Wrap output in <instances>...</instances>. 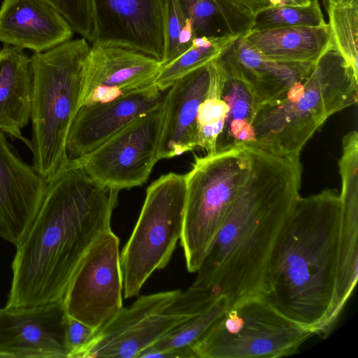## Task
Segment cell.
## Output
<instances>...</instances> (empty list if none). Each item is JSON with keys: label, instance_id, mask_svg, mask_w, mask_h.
<instances>
[{"label": "cell", "instance_id": "cell-25", "mask_svg": "<svg viewBox=\"0 0 358 358\" xmlns=\"http://www.w3.org/2000/svg\"><path fill=\"white\" fill-rule=\"evenodd\" d=\"M238 38L196 37L191 46L172 61L162 66L155 84L164 92L177 80L212 62Z\"/></svg>", "mask_w": 358, "mask_h": 358}, {"label": "cell", "instance_id": "cell-27", "mask_svg": "<svg viewBox=\"0 0 358 358\" xmlns=\"http://www.w3.org/2000/svg\"><path fill=\"white\" fill-rule=\"evenodd\" d=\"M213 61L208 90L199 105L196 117V145L204 149L207 155L215 153L216 142L227 113L222 94L221 78Z\"/></svg>", "mask_w": 358, "mask_h": 358}, {"label": "cell", "instance_id": "cell-10", "mask_svg": "<svg viewBox=\"0 0 358 358\" xmlns=\"http://www.w3.org/2000/svg\"><path fill=\"white\" fill-rule=\"evenodd\" d=\"M164 119V100L102 144L76 158L97 183L122 190L145 183L158 159Z\"/></svg>", "mask_w": 358, "mask_h": 358}, {"label": "cell", "instance_id": "cell-14", "mask_svg": "<svg viewBox=\"0 0 358 358\" xmlns=\"http://www.w3.org/2000/svg\"><path fill=\"white\" fill-rule=\"evenodd\" d=\"M63 299L0 308V357H66Z\"/></svg>", "mask_w": 358, "mask_h": 358}, {"label": "cell", "instance_id": "cell-17", "mask_svg": "<svg viewBox=\"0 0 358 358\" xmlns=\"http://www.w3.org/2000/svg\"><path fill=\"white\" fill-rule=\"evenodd\" d=\"M211 62L177 80L164 97L158 159H170L196 145V117L210 80Z\"/></svg>", "mask_w": 358, "mask_h": 358}, {"label": "cell", "instance_id": "cell-26", "mask_svg": "<svg viewBox=\"0 0 358 358\" xmlns=\"http://www.w3.org/2000/svg\"><path fill=\"white\" fill-rule=\"evenodd\" d=\"M334 44L358 74V0H324Z\"/></svg>", "mask_w": 358, "mask_h": 358}, {"label": "cell", "instance_id": "cell-22", "mask_svg": "<svg viewBox=\"0 0 358 358\" xmlns=\"http://www.w3.org/2000/svg\"><path fill=\"white\" fill-rule=\"evenodd\" d=\"M222 82V94L227 107L223 129L215 153L234 148L255 146L253 120L257 105L246 85L214 59Z\"/></svg>", "mask_w": 358, "mask_h": 358}, {"label": "cell", "instance_id": "cell-4", "mask_svg": "<svg viewBox=\"0 0 358 358\" xmlns=\"http://www.w3.org/2000/svg\"><path fill=\"white\" fill-rule=\"evenodd\" d=\"M357 98L358 74L333 42L306 75L257 108L253 147L277 155H300L329 117L357 103Z\"/></svg>", "mask_w": 358, "mask_h": 358}, {"label": "cell", "instance_id": "cell-6", "mask_svg": "<svg viewBox=\"0 0 358 358\" xmlns=\"http://www.w3.org/2000/svg\"><path fill=\"white\" fill-rule=\"evenodd\" d=\"M245 147L196 157L185 175L186 201L180 245L189 272L198 271L248 175Z\"/></svg>", "mask_w": 358, "mask_h": 358}, {"label": "cell", "instance_id": "cell-18", "mask_svg": "<svg viewBox=\"0 0 358 358\" xmlns=\"http://www.w3.org/2000/svg\"><path fill=\"white\" fill-rule=\"evenodd\" d=\"M74 31L45 0H3L0 7V42L34 52L71 39Z\"/></svg>", "mask_w": 358, "mask_h": 358}, {"label": "cell", "instance_id": "cell-1", "mask_svg": "<svg viewBox=\"0 0 358 358\" xmlns=\"http://www.w3.org/2000/svg\"><path fill=\"white\" fill-rule=\"evenodd\" d=\"M245 148L248 177L192 285L225 296L229 307L267 293L272 257L301 196L300 155Z\"/></svg>", "mask_w": 358, "mask_h": 358}, {"label": "cell", "instance_id": "cell-23", "mask_svg": "<svg viewBox=\"0 0 358 358\" xmlns=\"http://www.w3.org/2000/svg\"><path fill=\"white\" fill-rule=\"evenodd\" d=\"M196 37L240 38L252 28L255 14L234 0H178Z\"/></svg>", "mask_w": 358, "mask_h": 358}, {"label": "cell", "instance_id": "cell-30", "mask_svg": "<svg viewBox=\"0 0 358 358\" xmlns=\"http://www.w3.org/2000/svg\"><path fill=\"white\" fill-rule=\"evenodd\" d=\"M66 20L74 32L90 43L94 38L92 0H45Z\"/></svg>", "mask_w": 358, "mask_h": 358}, {"label": "cell", "instance_id": "cell-31", "mask_svg": "<svg viewBox=\"0 0 358 358\" xmlns=\"http://www.w3.org/2000/svg\"><path fill=\"white\" fill-rule=\"evenodd\" d=\"M90 327L66 313L64 320V345L66 358L73 355L94 334Z\"/></svg>", "mask_w": 358, "mask_h": 358}, {"label": "cell", "instance_id": "cell-9", "mask_svg": "<svg viewBox=\"0 0 358 358\" xmlns=\"http://www.w3.org/2000/svg\"><path fill=\"white\" fill-rule=\"evenodd\" d=\"M185 175L169 173L152 182L134 230L120 254L124 296H137L146 280L169 262L182 234Z\"/></svg>", "mask_w": 358, "mask_h": 358}, {"label": "cell", "instance_id": "cell-20", "mask_svg": "<svg viewBox=\"0 0 358 358\" xmlns=\"http://www.w3.org/2000/svg\"><path fill=\"white\" fill-rule=\"evenodd\" d=\"M32 71L31 59L19 48L3 45L0 50V130L22 141H30L22 130L31 117Z\"/></svg>", "mask_w": 358, "mask_h": 358}, {"label": "cell", "instance_id": "cell-11", "mask_svg": "<svg viewBox=\"0 0 358 358\" xmlns=\"http://www.w3.org/2000/svg\"><path fill=\"white\" fill-rule=\"evenodd\" d=\"M119 246L112 230L102 234L80 262L63 298L66 313L95 331L123 307Z\"/></svg>", "mask_w": 358, "mask_h": 358}, {"label": "cell", "instance_id": "cell-8", "mask_svg": "<svg viewBox=\"0 0 358 358\" xmlns=\"http://www.w3.org/2000/svg\"><path fill=\"white\" fill-rule=\"evenodd\" d=\"M314 335L257 294L230 306L192 350L196 358L282 357L298 353Z\"/></svg>", "mask_w": 358, "mask_h": 358}, {"label": "cell", "instance_id": "cell-28", "mask_svg": "<svg viewBox=\"0 0 358 358\" xmlns=\"http://www.w3.org/2000/svg\"><path fill=\"white\" fill-rule=\"evenodd\" d=\"M318 0L305 5L267 6L254 15L251 30L286 27H318L326 25Z\"/></svg>", "mask_w": 358, "mask_h": 358}, {"label": "cell", "instance_id": "cell-32", "mask_svg": "<svg viewBox=\"0 0 358 358\" xmlns=\"http://www.w3.org/2000/svg\"><path fill=\"white\" fill-rule=\"evenodd\" d=\"M153 357L159 358H196L192 348H175L157 353Z\"/></svg>", "mask_w": 358, "mask_h": 358}, {"label": "cell", "instance_id": "cell-33", "mask_svg": "<svg viewBox=\"0 0 358 358\" xmlns=\"http://www.w3.org/2000/svg\"><path fill=\"white\" fill-rule=\"evenodd\" d=\"M246 7L255 14L259 10L268 6L267 0H234Z\"/></svg>", "mask_w": 358, "mask_h": 358}, {"label": "cell", "instance_id": "cell-34", "mask_svg": "<svg viewBox=\"0 0 358 358\" xmlns=\"http://www.w3.org/2000/svg\"><path fill=\"white\" fill-rule=\"evenodd\" d=\"M310 1V0H267L268 6L305 5Z\"/></svg>", "mask_w": 358, "mask_h": 358}, {"label": "cell", "instance_id": "cell-2", "mask_svg": "<svg viewBox=\"0 0 358 358\" xmlns=\"http://www.w3.org/2000/svg\"><path fill=\"white\" fill-rule=\"evenodd\" d=\"M120 190L92 180L68 158L47 181L45 194L12 262L6 306L62 300L80 262L111 229Z\"/></svg>", "mask_w": 358, "mask_h": 358}, {"label": "cell", "instance_id": "cell-3", "mask_svg": "<svg viewBox=\"0 0 358 358\" xmlns=\"http://www.w3.org/2000/svg\"><path fill=\"white\" fill-rule=\"evenodd\" d=\"M341 200L300 196L272 257L265 294L284 315L326 338L334 328Z\"/></svg>", "mask_w": 358, "mask_h": 358}, {"label": "cell", "instance_id": "cell-15", "mask_svg": "<svg viewBox=\"0 0 358 358\" xmlns=\"http://www.w3.org/2000/svg\"><path fill=\"white\" fill-rule=\"evenodd\" d=\"M0 130V236L16 246L42 203L47 180L11 148Z\"/></svg>", "mask_w": 358, "mask_h": 358}, {"label": "cell", "instance_id": "cell-24", "mask_svg": "<svg viewBox=\"0 0 358 358\" xmlns=\"http://www.w3.org/2000/svg\"><path fill=\"white\" fill-rule=\"evenodd\" d=\"M229 308L228 299L217 295L208 307L171 330L141 352L138 358L153 357L157 353L175 348H192Z\"/></svg>", "mask_w": 358, "mask_h": 358}, {"label": "cell", "instance_id": "cell-5", "mask_svg": "<svg viewBox=\"0 0 358 358\" xmlns=\"http://www.w3.org/2000/svg\"><path fill=\"white\" fill-rule=\"evenodd\" d=\"M90 48L83 38L70 39L30 57L32 166L47 181L69 158L66 139L80 108Z\"/></svg>", "mask_w": 358, "mask_h": 358}, {"label": "cell", "instance_id": "cell-13", "mask_svg": "<svg viewBox=\"0 0 358 358\" xmlns=\"http://www.w3.org/2000/svg\"><path fill=\"white\" fill-rule=\"evenodd\" d=\"M165 0H92V44L112 43L164 57Z\"/></svg>", "mask_w": 358, "mask_h": 358}, {"label": "cell", "instance_id": "cell-12", "mask_svg": "<svg viewBox=\"0 0 358 358\" xmlns=\"http://www.w3.org/2000/svg\"><path fill=\"white\" fill-rule=\"evenodd\" d=\"M162 62L112 43L92 44L86 59L80 108L123 97L155 83Z\"/></svg>", "mask_w": 358, "mask_h": 358}, {"label": "cell", "instance_id": "cell-29", "mask_svg": "<svg viewBox=\"0 0 358 358\" xmlns=\"http://www.w3.org/2000/svg\"><path fill=\"white\" fill-rule=\"evenodd\" d=\"M164 65L184 52L196 38L192 26L180 8L178 0H165L164 10Z\"/></svg>", "mask_w": 358, "mask_h": 358}, {"label": "cell", "instance_id": "cell-16", "mask_svg": "<svg viewBox=\"0 0 358 358\" xmlns=\"http://www.w3.org/2000/svg\"><path fill=\"white\" fill-rule=\"evenodd\" d=\"M154 83L111 101L82 106L70 127L66 150L70 159L79 158L126 125L160 105L164 100Z\"/></svg>", "mask_w": 358, "mask_h": 358}, {"label": "cell", "instance_id": "cell-7", "mask_svg": "<svg viewBox=\"0 0 358 358\" xmlns=\"http://www.w3.org/2000/svg\"><path fill=\"white\" fill-rule=\"evenodd\" d=\"M217 296L194 285L184 292L141 296L122 307L72 358H138L171 330L208 307Z\"/></svg>", "mask_w": 358, "mask_h": 358}, {"label": "cell", "instance_id": "cell-21", "mask_svg": "<svg viewBox=\"0 0 358 358\" xmlns=\"http://www.w3.org/2000/svg\"><path fill=\"white\" fill-rule=\"evenodd\" d=\"M243 38L264 57L285 62H315L333 43L328 24L250 30Z\"/></svg>", "mask_w": 358, "mask_h": 358}, {"label": "cell", "instance_id": "cell-19", "mask_svg": "<svg viewBox=\"0 0 358 358\" xmlns=\"http://www.w3.org/2000/svg\"><path fill=\"white\" fill-rule=\"evenodd\" d=\"M215 61L246 85L257 108L286 91L316 62H285L271 59L262 55L243 37L236 38Z\"/></svg>", "mask_w": 358, "mask_h": 358}]
</instances>
